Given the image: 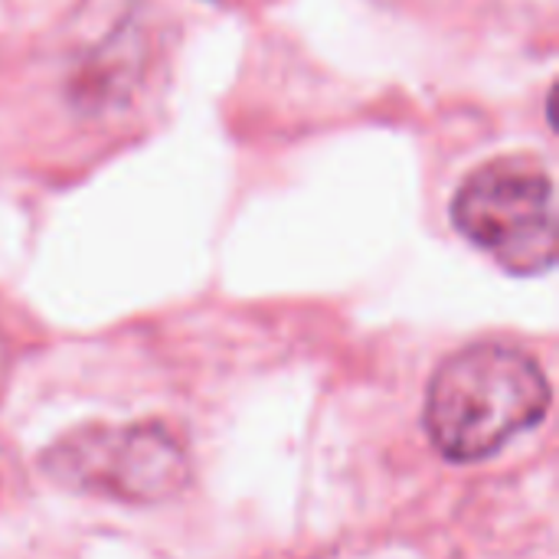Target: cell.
<instances>
[{
    "instance_id": "cell-3",
    "label": "cell",
    "mask_w": 559,
    "mask_h": 559,
    "mask_svg": "<svg viewBox=\"0 0 559 559\" xmlns=\"http://www.w3.org/2000/svg\"><path fill=\"white\" fill-rule=\"evenodd\" d=\"M43 472L72 491L124 504H157L190 481L183 445L160 426L85 429L43 455Z\"/></svg>"
},
{
    "instance_id": "cell-2",
    "label": "cell",
    "mask_w": 559,
    "mask_h": 559,
    "mask_svg": "<svg viewBox=\"0 0 559 559\" xmlns=\"http://www.w3.org/2000/svg\"><path fill=\"white\" fill-rule=\"evenodd\" d=\"M452 223L514 275H540L557 262L554 177L524 154L478 167L452 200Z\"/></svg>"
},
{
    "instance_id": "cell-1",
    "label": "cell",
    "mask_w": 559,
    "mask_h": 559,
    "mask_svg": "<svg viewBox=\"0 0 559 559\" xmlns=\"http://www.w3.org/2000/svg\"><path fill=\"white\" fill-rule=\"evenodd\" d=\"M550 413L544 367L521 347L472 344L426 390V432L449 462H481Z\"/></svg>"
}]
</instances>
